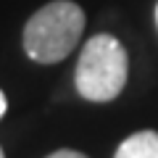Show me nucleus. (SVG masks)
Returning a JSON list of instances; mask_svg holds the SVG:
<instances>
[{"label":"nucleus","mask_w":158,"mask_h":158,"mask_svg":"<svg viewBox=\"0 0 158 158\" xmlns=\"http://www.w3.org/2000/svg\"><path fill=\"white\" fill-rule=\"evenodd\" d=\"M85 13L71 0H53L24 27V50L37 63H58L77 48Z\"/></svg>","instance_id":"1"},{"label":"nucleus","mask_w":158,"mask_h":158,"mask_svg":"<svg viewBox=\"0 0 158 158\" xmlns=\"http://www.w3.org/2000/svg\"><path fill=\"white\" fill-rule=\"evenodd\" d=\"M129 58L124 45L111 34H98L82 48L77 63V90L92 103H108L124 90Z\"/></svg>","instance_id":"2"},{"label":"nucleus","mask_w":158,"mask_h":158,"mask_svg":"<svg viewBox=\"0 0 158 158\" xmlns=\"http://www.w3.org/2000/svg\"><path fill=\"white\" fill-rule=\"evenodd\" d=\"M113 158H158V135L156 132H137L118 145Z\"/></svg>","instance_id":"3"},{"label":"nucleus","mask_w":158,"mask_h":158,"mask_svg":"<svg viewBox=\"0 0 158 158\" xmlns=\"http://www.w3.org/2000/svg\"><path fill=\"white\" fill-rule=\"evenodd\" d=\"M48 158H87L85 153H77V150H56V153H50Z\"/></svg>","instance_id":"4"},{"label":"nucleus","mask_w":158,"mask_h":158,"mask_svg":"<svg viewBox=\"0 0 158 158\" xmlns=\"http://www.w3.org/2000/svg\"><path fill=\"white\" fill-rule=\"evenodd\" d=\"M3 113H6V95L0 92V116H3Z\"/></svg>","instance_id":"5"},{"label":"nucleus","mask_w":158,"mask_h":158,"mask_svg":"<svg viewBox=\"0 0 158 158\" xmlns=\"http://www.w3.org/2000/svg\"><path fill=\"white\" fill-rule=\"evenodd\" d=\"M156 24H158V6H156Z\"/></svg>","instance_id":"6"},{"label":"nucleus","mask_w":158,"mask_h":158,"mask_svg":"<svg viewBox=\"0 0 158 158\" xmlns=\"http://www.w3.org/2000/svg\"><path fill=\"white\" fill-rule=\"evenodd\" d=\"M0 158H6V156H3V148H0Z\"/></svg>","instance_id":"7"}]
</instances>
